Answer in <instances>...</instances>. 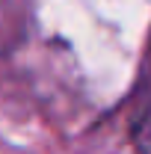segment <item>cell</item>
<instances>
[{
    "mask_svg": "<svg viewBox=\"0 0 151 154\" xmlns=\"http://www.w3.org/2000/svg\"><path fill=\"white\" fill-rule=\"evenodd\" d=\"M133 142H136L139 154H151V107L142 113V119L136 122V128H133Z\"/></svg>",
    "mask_w": 151,
    "mask_h": 154,
    "instance_id": "obj_1",
    "label": "cell"
}]
</instances>
